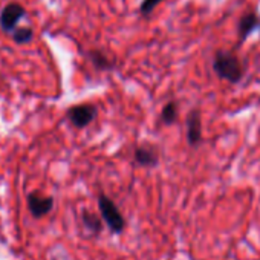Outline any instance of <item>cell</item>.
<instances>
[{"mask_svg":"<svg viewBox=\"0 0 260 260\" xmlns=\"http://www.w3.org/2000/svg\"><path fill=\"white\" fill-rule=\"evenodd\" d=\"M89 60L98 71H110L113 68V63L106 57L101 51H90L89 52Z\"/></svg>","mask_w":260,"mask_h":260,"instance_id":"8fae6325","label":"cell"},{"mask_svg":"<svg viewBox=\"0 0 260 260\" xmlns=\"http://www.w3.org/2000/svg\"><path fill=\"white\" fill-rule=\"evenodd\" d=\"M260 29V16L257 13H246L240 17L237 25V36L239 43H243L254 31Z\"/></svg>","mask_w":260,"mask_h":260,"instance_id":"ba28073f","label":"cell"},{"mask_svg":"<svg viewBox=\"0 0 260 260\" xmlns=\"http://www.w3.org/2000/svg\"><path fill=\"white\" fill-rule=\"evenodd\" d=\"M54 205H55V201L52 196H45L37 191L29 193L26 198L28 211L34 219H42V217L48 216L54 210Z\"/></svg>","mask_w":260,"mask_h":260,"instance_id":"8992f818","label":"cell"},{"mask_svg":"<svg viewBox=\"0 0 260 260\" xmlns=\"http://www.w3.org/2000/svg\"><path fill=\"white\" fill-rule=\"evenodd\" d=\"M213 71L220 80L228 81L231 84H237L245 74L239 57L233 51H223V49H219L214 54Z\"/></svg>","mask_w":260,"mask_h":260,"instance_id":"6da1fadb","label":"cell"},{"mask_svg":"<svg viewBox=\"0 0 260 260\" xmlns=\"http://www.w3.org/2000/svg\"><path fill=\"white\" fill-rule=\"evenodd\" d=\"M119 260H122V258H119Z\"/></svg>","mask_w":260,"mask_h":260,"instance_id":"5bb4252c","label":"cell"},{"mask_svg":"<svg viewBox=\"0 0 260 260\" xmlns=\"http://www.w3.org/2000/svg\"><path fill=\"white\" fill-rule=\"evenodd\" d=\"M178 118H179V104L178 101L172 100L162 107L159 119L164 125H172L178 121Z\"/></svg>","mask_w":260,"mask_h":260,"instance_id":"30bf717a","label":"cell"},{"mask_svg":"<svg viewBox=\"0 0 260 260\" xmlns=\"http://www.w3.org/2000/svg\"><path fill=\"white\" fill-rule=\"evenodd\" d=\"M34 39V31L29 26H20L13 32V40L17 45H26Z\"/></svg>","mask_w":260,"mask_h":260,"instance_id":"7c38bea8","label":"cell"},{"mask_svg":"<svg viewBox=\"0 0 260 260\" xmlns=\"http://www.w3.org/2000/svg\"><path fill=\"white\" fill-rule=\"evenodd\" d=\"M162 2V0H143L141 2V7H140V14L144 16V17H149L153 10Z\"/></svg>","mask_w":260,"mask_h":260,"instance_id":"4fadbf2b","label":"cell"},{"mask_svg":"<svg viewBox=\"0 0 260 260\" xmlns=\"http://www.w3.org/2000/svg\"><path fill=\"white\" fill-rule=\"evenodd\" d=\"M134 159L140 167L153 169L159 164L161 153L159 149L153 144H140L134 152Z\"/></svg>","mask_w":260,"mask_h":260,"instance_id":"52a82bcc","label":"cell"},{"mask_svg":"<svg viewBox=\"0 0 260 260\" xmlns=\"http://www.w3.org/2000/svg\"><path fill=\"white\" fill-rule=\"evenodd\" d=\"M185 138L190 147H199L204 141L202 115L199 109H191L185 118Z\"/></svg>","mask_w":260,"mask_h":260,"instance_id":"277c9868","label":"cell"},{"mask_svg":"<svg viewBox=\"0 0 260 260\" xmlns=\"http://www.w3.org/2000/svg\"><path fill=\"white\" fill-rule=\"evenodd\" d=\"M81 222H83L84 228H86L90 234H93V236L101 234L104 222H103V219H101L98 214H95V213H92V211H89V210H84V211L81 213Z\"/></svg>","mask_w":260,"mask_h":260,"instance_id":"9c48e42d","label":"cell"},{"mask_svg":"<svg viewBox=\"0 0 260 260\" xmlns=\"http://www.w3.org/2000/svg\"><path fill=\"white\" fill-rule=\"evenodd\" d=\"M98 116V109L92 103H81L66 110V118L75 128H86Z\"/></svg>","mask_w":260,"mask_h":260,"instance_id":"3957f363","label":"cell"},{"mask_svg":"<svg viewBox=\"0 0 260 260\" xmlns=\"http://www.w3.org/2000/svg\"><path fill=\"white\" fill-rule=\"evenodd\" d=\"M98 210L100 216L104 222V225L113 233V234H121L125 228V219L122 213L119 211L118 205L104 193H100L98 196Z\"/></svg>","mask_w":260,"mask_h":260,"instance_id":"7a4b0ae2","label":"cell"},{"mask_svg":"<svg viewBox=\"0 0 260 260\" xmlns=\"http://www.w3.org/2000/svg\"><path fill=\"white\" fill-rule=\"evenodd\" d=\"M26 16V10L16 2H11L4 7L2 13H0V28L7 34H13L17 29L19 20H22Z\"/></svg>","mask_w":260,"mask_h":260,"instance_id":"5b68a950","label":"cell"}]
</instances>
